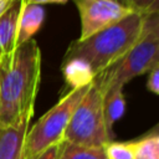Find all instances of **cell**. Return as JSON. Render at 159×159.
Here are the masks:
<instances>
[{"instance_id":"6da1fadb","label":"cell","mask_w":159,"mask_h":159,"mask_svg":"<svg viewBox=\"0 0 159 159\" xmlns=\"http://www.w3.org/2000/svg\"><path fill=\"white\" fill-rule=\"evenodd\" d=\"M145 15L140 10L133 11L84 40L72 41L61 65L68 91L91 84L98 73L119 61L139 40Z\"/></svg>"},{"instance_id":"7a4b0ae2","label":"cell","mask_w":159,"mask_h":159,"mask_svg":"<svg viewBox=\"0 0 159 159\" xmlns=\"http://www.w3.org/2000/svg\"><path fill=\"white\" fill-rule=\"evenodd\" d=\"M41 80V50L31 39L0 57V127L30 122Z\"/></svg>"},{"instance_id":"3957f363","label":"cell","mask_w":159,"mask_h":159,"mask_svg":"<svg viewBox=\"0 0 159 159\" xmlns=\"http://www.w3.org/2000/svg\"><path fill=\"white\" fill-rule=\"evenodd\" d=\"M159 65V14L147 12L143 31L135 45L114 65L98 73L92 84L103 94L113 88H123L130 80L148 73Z\"/></svg>"},{"instance_id":"277c9868","label":"cell","mask_w":159,"mask_h":159,"mask_svg":"<svg viewBox=\"0 0 159 159\" xmlns=\"http://www.w3.org/2000/svg\"><path fill=\"white\" fill-rule=\"evenodd\" d=\"M89 86L91 84L68 91L32 127H29L25 137L22 159H37L43 150L63 140L70 118Z\"/></svg>"},{"instance_id":"5b68a950","label":"cell","mask_w":159,"mask_h":159,"mask_svg":"<svg viewBox=\"0 0 159 159\" xmlns=\"http://www.w3.org/2000/svg\"><path fill=\"white\" fill-rule=\"evenodd\" d=\"M112 140L113 134L108 132L103 117L102 93L91 83L70 118L62 142L86 147H104Z\"/></svg>"},{"instance_id":"8992f818","label":"cell","mask_w":159,"mask_h":159,"mask_svg":"<svg viewBox=\"0 0 159 159\" xmlns=\"http://www.w3.org/2000/svg\"><path fill=\"white\" fill-rule=\"evenodd\" d=\"M81 19V34L78 40H84L96 32L104 30L133 11L116 0H73Z\"/></svg>"},{"instance_id":"52a82bcc","label":"cell","mask_w":159,"mask_h":159,"mask_svg":"<svg viewBox=\"0 0 159 159\" xmlns=\"http://www.w3.org/2000/svg\"><path fill=\"white\" fill-rule=\"evenodd\" d=\"M26 0H14L0 16V57L10 55L16 48V36L20 16Z\"/></svg>"},{"instance_id":"ba28073f","label":"cell","mask_w":159,"mask_h":159,"mask_svg":"<svg viewBox=\"0 0 159 159\" xmlns=\"http://www.w3.org/2000/svg\"><path fill=\"white\" fill-rule=\"evenodd\" d=\"M30 122L0 127V159H22L24 144Z\"/></svg>"},{"instance_id":"9c48e42d","label":"cell","mask_w":159,"mask_h":159,"mask_svg":"<svg viewBox=\"0 0 159 159\" xmlns=\"http://www.w3.org/2000/svg\"><path fill=\"white\" fill-rule=\"evenodd\" d=\"M45 20V9L36 4H25L16 36V47L27 42L41 29Z\"/></svg>"},{"instance_id":"30bf717a","label":"cell","mask_w":159,"mask_h":159,"mask_svg":"<svg viewBox=\"0 0 159 159\" xmlns=\"http://www.w3.org/2000/svg\"><path fill=\"white\" fill-rule=\"evenodd\" d=\"M102 109L106 122V127L111 134H113V125L119 120L125 111V99L123 88H113L102 94Z\"/></svg>"},{"instance_id":"8fae6325","label":"cell","mask_w":159,"mask_h":159,"mask_svg":"<svg viewBox=\"0 0 159 159\" xmlns=\"http://www.w3.org/2000/svg\"><path fill=\"white\" fill-rule=\"evenodd\" d=\"M134 159H159V134L157 128L144 137L130 142Z\"/></svg>"},{"instance_id":"7c38bea8","label":"cell","mask_w":159,"mask_h":159,"mask_svg":"<svg viewBox=\"0 0 159 159\" xmlns=\"http://www.w3.org/2000/svg\"><path fill=\"white\" fill-rule=\"evenodd\" d=\"M58 159H107L104 147H86L62 142Z\"/></svg>"},{"instance_id":"4fadbf2b","label":"cell","mask_w":159,"mask_h":159,"mask_svg":"<svg viewBox=\"0 0 159 159\" xmlns=\"http://www.w3.org/2000/svg\"><path fill=\"white\" fill-rule=\"evenodd\" d=\"M107 159H134L130 142H109L104 145Z\"/></svg>"},{"instance_id":"5bb4252c","label":"cell","mask_w":159,"mask_h":159,"mask_svg":"<svg viewBox=\"0 0 159 159\" xmlns=\"http://www.w3.org/2000/svg\"><path fill=\"white\" fill-rule=\"evenodd\" d=\"M147 89L154 94H159V65H155L148 72Z\"/></svg>"},{"instance_id":"9a60e30c","label":"cell","mask_w":159,"mask_h":159,"mask_svg":"<svg viewBox=\"0 0 159 159\" xmlns=\"http://www.w3.org/2000/svg\"><path fill=\"white\" fill-rule=\"evenodd\" d=\"M61 147H62V142L51 145L50 148H47L46 150H43L37 159H58L60 158V153H61Z\"/></svg>"},{"instance_id":"2e32d148","label":"cell","mask_w":159,"mask_h":159,"mask_svg":"<svg viewBox=\"0 0 159 159\" xmlns=\"http://www.w3.org/2000/svg\"><path fill=\"white\" fill-rule=\"evenodd\" d=\"M68 0H26L27 4H36V5H46V4H66Z\"/></svg>"},{"instance_id":"e0dca14e","label":"cell","mask_w":159,"mask_h":159,"mask_svg":"<svg viewBox=\"0 0 159 159\" xmlns=\"http://www.w3.org/2000/svg\"><path fill=\"white\" fill-rule=\"evenodd\" d=\"M14 0H0V16L9 9V6L12 4Z\"/></svg>"},{"instance_id":"ac0fdd59","label":"cell","mask_w":159,"mask_h":159,"mask_svg":"<svg viewBox=\"0 0 159 159\" xmlns=\"http://www.w3.org/2000/svg\"><path fill=\"white\" fill-rule=\"evenodd\" d=\"M116 1H118L119 4H122L124 6H128V7H132L134 10H138L137 6H135V4H134V0H116Z\"/></svg>"}]
</instances>
